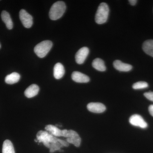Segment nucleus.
I'll list each match as a JSON object with an SVG mask.
<instances>
[{
	"label": "nucleus",
	"mask_w": 153,
	"mask_h": 153,
	"mask_svg": "<svg viewBox=\"0 0 153 153\" xmlns=\"http://www.w3.org/2000/svg\"><path fill=\"white\" fill-rule=\"evenodd\" d=\"M66 10L65 3L62 1L56 2L51 7L49 13V16L52 20H57L60 19Z\"/></svg>",
	"instance_id": "obj_1"
},
{
	"label": "nucleus",
	"mask_w": 153,
	"mask_h": 153,
	"mask_svg": "<svg viewBox=\"0 0 153 153\" xmlns=\"http://www.w3.org/2000/svg\"><path fill=\"white\" fill-rule=\"evenodd\" d=\"M109 8L107 4L102 3L99 6L95 15V22L97 24H104L107 21L109 14Z\"/></svg>",
	"instance_id": "obj_2"
},
{
	"label": "nucleus",
	"mask_w": 153,
	"mask_h": 153,
	"mask_svg": "<svg viewBox=\"0 0 153 153\" xmlns=\"http://www.w3.org/2000/svg\"><path fill=\"white\" fill-rule=\"evenodd\" d=\"M52 43L50 41H44L39 43L34 48V52L37 56L40 58L45 57L51 50L52 47Z\"/></svg>",
	"instance_id": "obj_3"
},
{
	"label": "nucleus",
	"mask_w": 153,
	"mask_h": 153,
	"mask_svg": "<svg viewBox=\"0 0 153 153\" xmlns=\"http://www.w3.org/2000/svg\"><path fill=\"white\" fill-rule=\"evenodd\" d=\"M57 139L47 131H40L37 134V139L39 143H43L47 148H50V144L58 142Z\"/></svg>",
	"instance_id": "obj_4"
},
{
	"label": "nucleus",
	"mask_w": 153,
	"mask_h": 153,
	"mask_svg": "<svg viewBox=\"0 0 153 153\" xmlns=\"http://www.w3.org/2000/svg\"><path fill=\"white\" fill-rule=\"evenodd\" d=\"M65 137L67 138L66 141L68 143L72 144L76 147H78L80 146L81 142V138L76 131L72 130H68Z\"/></svg>",
	"instance_id": "obj_5"
},
{
	"label": "nucleus",
	"mask_w": 153,
	"mask_h": 153,
	"mask_svg": "<svg viewBox=\"0 0 153 153\" xmlns=\"http://www.w3.org/2000/svg\"><path fill=\"white\" fill-rule=\"evenodd\" d=\"M19 17L25 28H30L33 25V18L25 10L22 9L19 13Z\"/></svg>",
	"instance_id": "obj_6"
},
{
	"label": "nucleus",
	"mask_w": 153,
	"mask_h": 153,
	"mask_svg": "<svg viewBox=\"0 0 153 153\" xmlns=\"http://www.w3.org/2000/svg\"><path fill=\"white\" fill-rule=\"evenodd\" d=\"M129 120L130 123L132 125L139 127L142 128H146L148 127L147 123L140 115H133L130 118Z\"/></svg>",
	"instance_id": "obj_7"
},
{
	"label": "nucleus",
	"mask_w": 153,
	"mask_h": 153,
	"mask_svg": "<svg viewBox=\"0 0 153 153\" xmlns=\"http://www.w3.org/2000/svg\"><path fill=\"white\" fill-rule=\"evenodd\" d=\"M45 129L47 131H49L51 134L55 137H65L68 130L66 129L61 130L58 128L56 126L49 125L45 127Z\"/></svg>",
	"instance_id": "obj_8"
},
{
	"label": "nucleus",
	"mask_w": 153,
	"mask_h": 153,
	"mask_svg": "<svg viewBox=\"0 0 153 153\" xmlns=\"http://www.w3.org/2000/svg\"><path fill=\"white\" fill-rule=\"evenodd\" d=\"M89 49L86 47H83L79 49L75 55V60L76 63L81 64L84 63L89 54Z\"/></svg>",
	"instance_id": "obj_9"
},
{
	"label": "nucleus",
	"mask_w": 153,
	"mask_h": 153,
	"mask_svg": "<svg viewBox=\"0 0 153 153\" xmlns=\"http://www.w3.org/2000/svg\"><path fill=\"white\" fill-rule=\"evenodd\" d=\"M87 108L89 111L95 113H101L106 110L104 105L100 102H91L88 104Z\"/></svg>",
	"instance_id": "obj_10"
},
{
	"label": "nucleus",
	"mask_w": 153,
	"mask_h": 153,
	"mask_svg": "<svg viewBox=\"0 0 153 153\" xmlns=\"http://www.w3.org/2000/svg\"><path fill=\"white\" fill-rule=\"evenodd\" d=\"M71 78L74 82L78 83H87L90 81L88 76L79 71L73 72L71 74Z\"/></svg>",
	"instance_id": "obj_11"
},
{
	"label": "nucleus",
	"mask_w": 153,
	"mask_h": 153,
	"mask_svg": "<svg viewBox=\"0 0 153 153\" xmlns=\"http://www.w3.org/2000/svg\"><path fill=\"white\" fill-rule=\"evenodd\" d=\"M113 66L118 71L124 72L131 71L132 68L131 65L124 63L120 60H115L113 63Z\"/></svg>",
	"instance_id": "obj_12"
},
{
	"label": "nucleus",
	"mask_w": 153,
	"mask_h": 153,
	"mask_svg": "<svg viewBox=\"0 0 153 153\" xmlns=\"http://www.w3.org/2000/svg\"><path fill=\"white\" fill-rule=\"evenodd\" d=\"M39 87L36 84H32L25 91V96L28 98H32L38 94L39 91Z\"/></svg>",
	"instance_id": "obj_13"
},
{
	"label": "nucleus",
	"mask_w": 153,
	"mask_h": 153,
	"mask_svg": "<svg viewBox=\"0 0 153 153\" xmlns=\"http://www.w3.org/2000/svg\"><path fill=\"white\" fill-rule=\"evenodd\" d=\"M65 74L64 66L61 63H58L55 64L54 68V76L55 79H60Z\"/></svg>",
	"instance_id": "obj_14"
},
{
	"label": "nucleus",
	"mask_w": 153,
	"mask_h": 153,
	"mask_svg": "<svg viewBox=\"0 0 153 153\" xmlns=\"http://www.w3.org/2000/svg\"><path fill=\"white\" fill-rule=\"evenodd\" d=\"M2 20L5 24L6 27L9 30H12L13 27V21L10 14L6 11H3L1 14Z\"/></svg>",
	"instance_id": "obj_15"
},
{
	"label": "nucleus",
	"mask_w": 153,
	"mask_h": 153,
	"mask_svg": "<svg viewBox=\"0 0 153 153\" xmlns=\"http://www.w3.org/2000/svg\"><path fill=\"white\" fill-rule=\"evenodd\" d=\"M144 52L153 57V40H149L145 41L143 45Z\"/></svg>",
	"instance_id": "obj_16"
},
{
	"label": "nucleus",
	"mask_w": 153,
	"mask_h": 153,
	"mask_svg": "<svg viewBox=\"0 0 153 153\" xmlns=\"http://www.w3.org/2000/svg\"><path fill=\"white\" fill-rule=\"evenodd\" d=\"M20 77L21 76L19 73L17 72H13L6 76L5 81L7 84H15L19 82Z\"/></svg>",
	"instance_id": "obj_17"
},
{
	"label": "nucleus",
	"mask_w": 153,
	"mask_h": 153,
	"mask_svg": "<svg viewBox=\"0 0 153 153\" xmlns=\"http://www.w3.org/2000/svg\"><path fill=\"white\" fill-rule=\"evenodd\" d=\"M92 66L97 71H104L106 70L105 63L103 60L100 58H96L93 60L92 63Z\"/></svg>",
	"instance_id": "obj_18"
},
{
	"label": "nucleus",
	"mask_w": 153,
	"mask_h": 153,
	"mask_svg": "<svg viewBox=\"0 0 153 153\" xmlns=\"http://www.w3.org/2000/svg\"><path fill=\"white\" fill-rule=\"evenodd\" d=\"M2 153H15L13 143L9 140L4 141L3 145Z\"/></svg>",
	"instance_id": "obj_19"
},
{
	"label": "nucleus",
	"mask_w": 153,
	"mask_h": 153,
	"mask_svg": "<svg viewBox=\"0 0 153 153\" xmlns=\"http://www.w3.org/2000/svg\"><path fill=\"white\" fill-rule=\"evenodd\" d=\"M149 86L147 82L144 81H140L134 83L132 85L133 88L134 89H141L146 88Z\"/></svg>",
	"instance_id": "obj_20"
},
{
	"label": "nucleus",
	"mask_w": 153,
	"mask_h": 153,
	"mask_svg": "<svg viewBox=\"0 0 153 153\" xmlns=\"http://www.w3.org/2000/svg\"><path fill=\"white\" fill-rule=\"evenodd\" d=\"M144 95L149 100L153 102V92L150 91V92H146L144 93Z\"/></svg>",
	"instance_id": "obj_21"
},
{
	"label": "nucleus",
	"mask_w": 153,
	"mask_h": 153,
	"mask_svg": "<svg viewBox=\"0 0 153 153\" xmlns=\"http://www.w3.org/2000/svg\"><path fill=\"white\" fill-rule=\"evenodd\" d=\"M57 141L60 143V144L62 145L63 147H68L69 146V143L67 141H65L59 139H57Z\"/></svg>",
	"instance_id": "obj_22"
},
{
	"label": "nucleus",
	"mask_w": 153,
	"mask_h": 153,
	"mask_svg": "<svg viewBox=\"0 0 153 153\" xmlns=\"http://www.w3.org/2000/svg\"><path fill=\"white\" fill-rule=\"evenodd\" d=\"M149 111L151 115L153 117V105H150L149 108Z\"/></svg>",
	"instance_id": "obj_23"
},
{
	"label": "nucleus",
	"mask_w": 153,
	"mask_h": 153,
	"mask_svg": "<svg viewBox=\"0 0 153 153\" xmlns=\"http://www.w3.org/2000/svg\"><path fill=\"white\" fill-rule=\"evenodd\" d=\"M128 1L131 5L134 6L136 4L137 1V0H130Z\"/></svg>",
	"instance_id": "obj_24"
},
{
	"label": "nucleus",
	"mask_w": 153,
	"mask_h": 153,
	"mask_svg": "<svg viewBox=\"0 0 153 153\" xmlns=\"http://www.w3.org/2000/svg\"><path fill=\"white\" fill-rule=\"evenodd\" d=\"M0 48H1V45H0Z\"/></svg>",
	"instance_id": "obj_25"
}]
</instances>
